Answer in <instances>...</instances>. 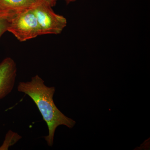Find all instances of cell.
I'll use <instances>...</instances> for the list:
<instances>
[{
    "instance_id": "obj_1",
    "label": "cell",
    "mask_w": 150,
    "mask_h": 150,
    "mask_svg": "<svg viewBox=\"0 0 150 150\" xmlns=\"http://www.w3.org/2000/svg\"><path fill=\"white\" fill-rule=\"evenodd\" d=\"M18 91L27 95L33 100L48 126V135L44 139L49 146L54 144L55 131L57 127L64 125L72 129L76 122L65 115L54 103V96L56 91L54 87H48L38 75H35L30 81L20 82Z\"/></svg>"
},
{
    "instance_id": "obj_2",
    "label": "cell",
    "mask_w": 150,
    "mask_h": 150,
    "mask_svg": "<svg viewBox=\"0 0 150 150\" xmlns=\"http://www.w3.org/2000/svg\"><path fill=\"white\" fill-rule=\"evenodd\" d=\"M7 31L13 34L21 42L40 35L37 18L33 8L16 13L11 17Z\"/></svg>"
},
{
    "instance_id": "obj_3",
    "label": "cell",
    "mask_w": 150,
    "mask_h": 150,
    "mask_svg": "<svg viewBox=\"0 0 150 150\" xmlns=\"http://www.w3.org/2000/svg\"><path fill=\"white\" fill-rule=\"evenodd\" d=\"M37 18L40 35L60 34L67 25V19L55 13L42 1L33 8Z\"/></svg>"
},
{
    "instance_id": "obj_4",
    "label": "cell",
    "mask_w": 150,
    "mask_h": 150,
    "mask_svg": "<svg viewBox=\"0 0 150 150\" xmlns=\"http://www.w3.org/2000/svg\"><path fill=\"white\" fill-rule=\"evenodd\" d=\"M16 76V65L13 59L8 57L0 63V100L13 89Z\"/></svg>"
},
{
    "instance_id": "obj_5",
    "label": "cell",
    "mask_w": 150,
    "mask_h": 150,
    "mask_svg": "<svg viewBox=\"0 0 150 150\" xmlns=\"http://www.w3.org/2000/svg\"><path fill=\"white\" fill-rule=\"evenodd\" d=\"M41 0H0V11L17 13L33 8Z\"/></svg>"
},
{
    "instance_id": "obj_6",
    "label": "cell",
    "mask_w": 150,
    "mask_h": 150,
    "mask_svg": "<svg viewBox=\"0 0 150 150\" xmlns=\"http://www.w3.org/2000/svg\"><path fill=\"white\" fill-rule=\"evenodd\" d=\"M10 17L0 18V38L5 32L7 31L9 19Z\"/></svg>"
},
{
    "instance_id": "obj_7",
    "label": "cell",
    "mask_w": 150,
    "mask_h": 150,
    "mask_svg": "<svg viewBox=\"0 0 150 150\" xmlns=\"http://www.w3.org/2000/svg\"><path fill=\"white\" fill-rule=\"evenodd\" d=\"M15 13H16L6 11H0V18L10 17Z\"/></svg>"
},
{
    "instance_id": "obj_8",
    "label": "cell",
    "mask_w": 150,
    "mask_h": 150,
    "mask_svg": "<svg viewBox=\"0 0 150 150\" xmlns=\"http://www.w3.org/2000/svg\"><path fill=\"white\" fill-rule=\"evenodd\" d=\"M41 1L46 4L50 6L51 7L54 6L56 4V0H41Z\"/></svg>"
},
{
    "instance_id": "obj_9",
    "label": "cell",
    "mask_w": 150,
    "mask_h": 150,
    "mask_svg": "<svg viewBox=\"0 0 150 150\" xmlns=\"http://www.w3.org/2000/svg\"><path fill=\"white\" fill-rule=\"evenodd\" d=\"M68 2H73L76 1V0H66Z\"/></svg>"
}]
</instances>
